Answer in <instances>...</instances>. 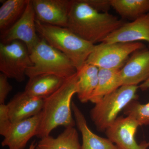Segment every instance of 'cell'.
<instances>
[{
    "instance_id": "5",
    "label": "cell",
    "mask_w": 149,
    "mask_h": 149,
    "mask_svg": "<svg viewBox=\"0 0 149 149\" xmlns=\"http://www.w3.org/2000/svg\"><path fill=\"white\" fill-rule=\"evenodd\" d=\"M139 85H122L95 104L90 115L97 130L105 131L130 102L138 99Z\"/></svg>"
},
{
    "instance_id": "16",
    "label": "cell",
    "mask_w": 149,
    "mask_h": 149,
    "mask_svg": "<svg viewBox=\"0 0 149 149\" xmlns=\"http://www.w3.org/2000/svg\"><path fill=\"white\" fill-rule=\"evenodd\" d=\"M65 80L54 74H40L29 78L24 92L35 97L45 99L57 91Z\"/></svg>"
},
{
    "instance_id": "14",
    "label": "cell",
    "mask_w": 149,
    "mask_h": 149,
    "mask_svg": "<svg viewBox=\"0 0 149 149\" xmlns=\"http://www.w3.org/2000/svg\"><path fill=\"white\" fill-rule=\"evenodd\" d=\"M45 99L35 97L25 92L16 94L7 104L13 123L33 117L42 110Z\"/></svg>"
},
{
    "instance_id": "9",
    "label": "cell",
    "mask_w": 149,
    "mask_h": 149,
    "mask_svg": "<svg viewBox=\"0 0 149 149\" xmlns=\"http://www.w3.org/2000/svg\"><path fill=\"white\" fill-rule=\"evenodd\" d=\"M141 126L135 118L129 116L118 117L106 130L108 139L119 149H148V142L138 144L135 139L137 128Z\"/></svg>"
},
{
    "instance_id": "15",
    "label": "cell",
    "mask_w": 149,
    "mask_h": 149,
    "mask_svg": "<svg viewBox=\"0 0 149 149\" xmlns=\"http://www.w3.org/2000/svg\"><path fill=\"white\" fill-rule=\"evenodd\" d=\"M71 108L75 123L82 135L81 149H119L108 139L100 137L91 131L83 112L74 102H72Z\"/></svg>"
},
{
    "instance_id": "18",
    "label": "cell",
    "mask_w": 149,
    "mask_h": 149,
    "mask_svg": "<svg viewBox=\"0 0 149 149\" xmlns=\"http://www.w3.org/2000/svg\"><path fill=\"white\" fill-rule=\"evenodd\" d=\"M81 147L77 130L70 127L56 138L49 135L40 139L35 149H81Z\"/></svg>"
},
{
    "instance_id": "21",
    "label": "cell",
    "mask_w": 149,
    "mask_h": 149,
    "mask_svg": "<svg viewBox=\"0 0 149 149\" xmlns=\"http://www.w3.org/2000/svg\"><path fill=\"white\" fill-rule=\"evenodd\" d=\"M111 3L122 17L133 20L149 12V0H111Z\"/></svg>"
},
{
    "instance_id": "11",
    "label": "cell",
    "mask_w": 149,
    "mask_h": 149,
    "mask_svg": "<svg viewBox=\"0 0 149 149\" xmlns=\"http://www.w3.org/2000/svg\"><path fill=\"white\" fill-rule=\"evenodd\" d=\"M132 55L119 71L122 85H138L149 78V49Z\"/></svg>"
},
{
    "instance_id": "20",
    "label": "cell",
    "mask_w": 149,
    "mask_h": 149,
    "mask_svg": "<svg viewBox=\"0 0 149 149\" xmlns=\"http://www.w3.org/2000/svg\"><path fill=\"white\" fill-rule=\"evenodd\" d=\"M29 0H7L0 8V32L6 31L24 13Z\"/></svg>"
},
{
    "instance_id": "26",
    "label": "cell",
    "mask_w": 149,
    "mask_h": 149,
    "mask_svg": "<svg viewBox=\"0 0 149 149\" xmlns=\"http://www.w3.org/2000/svg\"><path fill=\"white\" fill-rule=\"evenodd\" d=\"M37 144L35 143V142L34 141V142H32V143L30 145L29 149H35V148H36V146H37Z\"/></svg>"
},
{
    "instance_id": "7",
    "label": "cell",
    "mask_w": 149,
    "mask_h": 149,
    "mask_svg": "<svg viewBox=\"0 0 149 149\" xmlns=\"http://www.w3.org/2000/svg\"><path fill=\"white\" fill-rule=\"evenodd\" d=\"M32 65L30 54L24 43L18 41L0 43L1 73L21 83L25 80L27 69Z\"/></svg>"
},
{
    "instance_id": "25",
    "label": "cell",
    "mask_w": 149,
    "mask_h": 149,
    "mask_svg": "<svg viewBox=\"0 0 149 149\" xmlns=\"http://www.w3.org/2000/svg\"><path fill=\"white\" fill-rule=\"evenodd\" d=\"M96 10L101 13H108L111 7V0H84Z\"/></svg>"
},
{
    "instance_id": "3",
    "label": "cell",
    "mask_w": 149,
    "mask_h": 149,
    "mask_svg": "<svg viewBox=\"0 0 149 149\" xmlns=\"http://www.w3.org/2000/svg\"><path fill=\"white\" fill-rule=\"evenodd\" d=\"M36 27L41 38L70 59L77 71L86 63L95 47V45L83 40L67 27L44 24L37 20Z\"/></svg>"
},
{
    "instance_id": "4",
    "label": "cell",
    "mask_w": 149,
    "mask_h": 149,
    "mask_svg": "<svg viewBox=\"0 0 149 149\" xmlns=\"http://www.w3.org/2000/svg\"><path fill=\"white\" fill-rule=\"evenodd\" d=\"M29 54L32 65L26 72L29 78L40 74H52L67 79L77 73L70 59L42 38Z\"/></svg>"
},
{
    "instance_id": "19",
    "label": "cell",
    "mask_w": 149,
    "mask_h": 149,
    "mask_svg": "<svg viewBox=\"0 0 149 149\" xmlns=\"http://www.w3.org/2000/svg\"><path fill=\"white\" fill-rule=\"evenodd\" d=\"M120 70L99 68L98 83L90 102L97 103L122 86Z\"/></svg>"
},
{
    "instance_id": "17",
    "label": "cell",
    "mask_w": 149,
    "mask_h": 149,
    "mask_svg": "<svg viewBox=\"0 0 149 149\" xmlns=\"http://www.w3.org/2000/svg\"><path fill=\"white\" fill-rule=\"evenodd\" d=\"M99 68L93 65L85 63L77 71V97L83 103L90 101L98 83Z\"/></svg>"
},
{
    "instance_id": "24",
    "label": "cell",
    "mask_w": 149,
    "mask_h": 149,
    "mask_svg": "<svg viewBox=\"0 0 149 149\" xmlns=\"http://www.w3.org/2000/svg\"><path fill=\"white\" fill-rule=\"evenodd\" d=\"M8 78L4 74L0 73V104H5L8 95L13 89Z\"/></svg>"
},
{
    "instance_id": "23",
    "label": "cell",
    "mask_w": 149,
    "mask_h": 149,
    "mask_svg": "<svg viewBox=\"0 0 149 149\" xmlns=\"http://www.w3.org/2000/svg\"><path fill=\"white\" fill-rule=\"evenodd\" d=\"M12 124L7 104H0V135L4 137Z\"/></svg>"
},
{
    "instance_id": "22",
    "label": "cell",
    "mask_w": 149,
    "mask_h": 149,
    "mask_svg": "<svg viewBox=\"0 0 149 149\" xmlns=\"http://www.w3.org/2000/svg\"><path fill=\"white\" fill-rule=\"evenodd\" d=\"M139 88L143 91L149 89V78L139 85ZM123 110L124 114L135 118L141 126L149 125V102L141 104L136 100L132 101Z\"/></svg>"
},
{
    "instance_id": "10",
    "label": "cell",
    "mask_w": 149,
    "mask_h": 149,
    "mask_svg": "<svg viewBox=\"0 0 149 149\" xmlns=\"http://www.w3.org/2000/svg\"><path fill=\"white\" fill-rule=\"evenodd\" d=\"M36 20L44 24L67 27L72 1L32 0Z\"/></svg>"
},
{
    "instance_id": "13",
    "label": "cell",
    "mask_w": 149,
    "mask_h": 149,
    "mask_svg": "<svg viewBox=\"0 0 149 149\" xmlns=\"http://www.w3.org/2000/svg\"><path fill=\"white\" fill-rule=\"evenodd\" d=\"M144 41L149 44V12L122 26L102 42H134Z\"/></svg>"
},
{
    "instance_id": "8",
    "label": "cell",
    "mask_w": 149,
    "mask_h": 149,
    "mask_svg": "<svg viewBox=\"0 0 149 149\" xmlns=\"http://www.w3.org/2000/svg\"><path fill=\"white\" fill-rule=\"evenodd\" d=\"M36 20L32 0H29L21 17L9 29L1 34V43L6 44L20 41L27 46L30 53L41 40L37 34Z\"/></svg>"
},
{
    "instance_id": "2",
    "label": "cell",
    "mask_w": 149,
    "mask_h": 149,
    "mask_svg": "<svg viewBox=\"0 0 149 149\" xmlns=\"http://www.w3.org/2000/svg\"><path fill=\"white\" fill-rule=\"evenodd\" d=\"M78 80L76 74L65 80L57 91L44 100L41 118L36 136L40 139L49 136L52 131L60 126L74 127L72 116V99L77 92Z\"/></svg>"
},
{
    "instance_id": "6",
    "label": "cell",
    "mask_w": 149,
    "mask_h": 149,
    "mask_svg": "<svg viewBox=\"0 0 149 149\" xmlns=\"http://www.w3.org/2000/svg\"><path fill=\"white\" fill-rule=\"evenodd\" d=\"M146 48L145 45L141 42H101L95 45L86 63L93 65L100 69L120 70L130 55Z\"/></svg>"
},
{
    "instance_id": "1",
    "label": "cell",
    "mask_w": 149,
    "mask_h": 149,
    "mask_svg": "<svg viewBox=\"0 0 149 149\" xmlns=\"http://www.w3.org/2000/svg\"><path fill=\"white\" fill-rule=\"evenodd\" d=\"M109 13H101L84 0H72L67 28L93 45L101 43L125 23Z\"/></svg>"
},
{
    "instance_id": "12",
    "label": "cell",
    "mask_w": 149,
    "mask_h": 149,
    "mask_svg": "<svg viewBox=\"0 0 149 149\" xmlns=\"http://www.w3.org/2000/svg\"><path fill=\"white\" fill-rule=\"evenodd\" d=\"M41 118V112L33 117L13 123L1 146L9 149H24L31 138L37 135Z\"/></svg>"
}]
</instances>
